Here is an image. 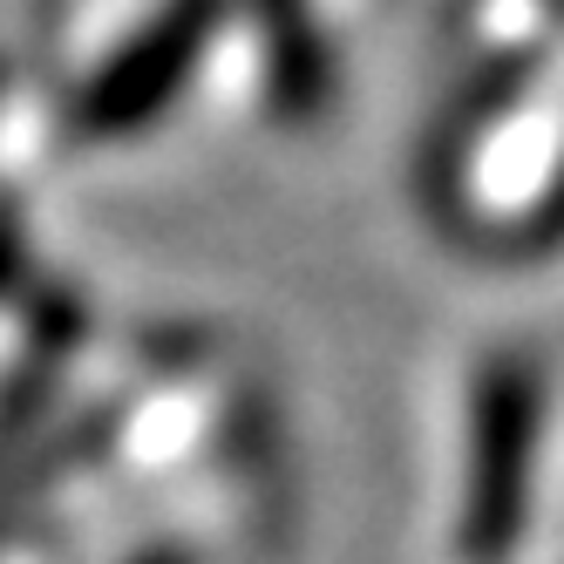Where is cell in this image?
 <instances>
[{"label": "cell", "mask_w": 564, "mask_h": 564, "mask_svg": "<svg viewBox=\"0 0 564 564\" xmlns=\"http://www.w3.org/2000/svg\"><path fill=\"white\" fill-rule=\"evenodd\" d=\"M531 449H538V381L523 360H497V368H482L476 415H469V490H463L469 557H503L517 544Z\"/></svg>", "instance_id": "cell-1"}]
</instances>
